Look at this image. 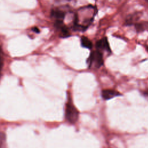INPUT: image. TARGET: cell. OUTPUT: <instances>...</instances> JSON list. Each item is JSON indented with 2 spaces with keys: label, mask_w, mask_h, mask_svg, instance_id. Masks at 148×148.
<instances>
[{
  "label": "cell",
  "mask_w": 148,
  "mask_h": 148,
  "mask_svg": "<svg viewBox=\"0 0 148 148\" xmlns=\"http://www.w3.org/2000/svg\"><path fill=\"white\" fill-rule=\"evenodd\" d=\"M96 50L102 53L106 51L107 53H110L111 50L109 46V43L106 37H103L101 39L97 40L95 45Z\"/></svg>",
  "instance_id": "cell-5"
},
{
  "label": "cell",
  "mask_w": 148,
  "mask_h": 148,
  "mask_svg": "<svg viewBox=\"0 0 148 148\" xmlns=\"http://www.w3.org/2000/svg\"><path fill=\"white\" fill-rule=\"evenodd\" d=\"M141 16L142 13L140 12H136L127 15L124 21V25L127 26L134 25L138 21L141 17Z\"/></svg>",
  "instance_id": "cell-6"
},
{
  "label": "cell",
  "mask_w": 148,
  "mask_h": 148,
  "mask_svg": "<svg viewBox=\"0 0 148 148\" xmlns=\"http://www.w3.org/2000/svg\"><path fill=\"white\" fill-rule=\"evenodd\" d=\"M69 7L68 6H56L51 12V17L54 21V26L64 23L67 14L70 13Z\"/></svg>",
  "instance_id": "cell-2"
},
{
  "label": "cell",
  "mask_w": 148,
  "mask_h": 148,
  "mask_svg": "<svg viewBox=\"0 0 148 148\" xmlns=\"http://www.w3.org/2000/svg\"><path fill=\"white\" fill-rule=\"evenodd\" d=\"M80 44L82 47L90 50L93 47L91 40L85 36H82L80 38Z\"/></svg>",
  "instance_id": "cell-9"
},
{
  "label": "cell",
  "mask_w": 148,
  "mask_h": 148,
  "mask_svg": "<svg viewBox=\"0 0 148 148\" xmlns=\"http://www.w3.org/2000/svg\"><path fill=\"white\" fill-rule=\"evenodd\" d=\"M32 30H33V31H35V32H39V31L38 28H37L36 27H34V28H32Z\"/></svg>",
  "instance_id": "cell-12"
},
{
  "label": "cell",
  "mask_w": 148,
  "mask_h": 148,
  "mask_svg": "<svg viewBox=\"0 0 148 148\" xmlns=\"http://www.w3.org/2000/svg\"><path fill=\"white\" fill-rule=\"evenodd\" d=\"M3 65V54L2 50L0 47V77L1 75Z\"/></svg>",
  "instance_id": "cell-10"
},
{
  "label": "cell",
  "mask_w": 148,
  "mask_h": 148,
  "mask_svg": "<svg viewBox=\"0 0 148 148\" xmlns=\"http://www.w3.org/2000/svg\"><path fill=\"white\" fill-rule=\"evenodd\" d=\"M142 94L143 95L148 99V90H145L144 91L142 92Z\"/></svg>",
  "instance_id": "cell-11"
},
{
  "label": "cell",
  "mask_w": 148,
  "mask_h": 148,
  "mask_svg": "<svg viewBox=\"0 0 148 148\" xmlns=\"http://www.w3.org/2000/svg\"><path fill=\"white\" fill-rule=\"evenodd\" d=\"M97 11L96 6L92 5L79 8L73 14L72 28L79 32L86 31L93 22Z\"/></svg>",
  "instance_id": "cell-1"
},
{
  "label": "cell",
  "mask_w": 148,
  "mask_h": 148,
  "mask_svg": "<svg viewBox=\"0 0 148 148\" xmlns=\"http://www.w3.org/2000/svg\"><path fill=\"white\" fill-rule=\"evenodd\" d=\"M79 111L73 105L71 99H69L65 105V117L71 124H75L79 118Z\"/></svg>",
  "instance_id": "cell-4"
},
{
  "label": "cell",
  "mask_w": 148,
  "mask_h": 148,
  "mask_svg": "<svg viewBox=\"0 0 148 148\" xmlns=\"http://www.w3.org/2000/svg\"><path fill=\"white\" fill-rule=\"evenodd\" d=\"M121 95V94L117 91L112 89L103 90L101 92V96L105 100L110 99L115 97Z\"/></svg>",
  "instance_id": "cell-7"
},
{
  "label": "cell",
  "mask_w": 148,
  "mask_h": 148,
  "mask_svg": "<svg viewBox=\"0 0 148 148\" xmlns=\"http://www.w3.org/2000/svg\"><path fill=\"white\" fill-rule=\"evenodd\" d=\"M145 1L146 2H147V3H148V0H145Z\"/></svg>",
  "instance_id": "cell-13"
},
{
  "label": "cell",
  "mask_w": 148,
  "mask_h": 148,
  "mask_svg": "<svg viewBox=\"0 0 148 148\" xmlns=\"http://www.w3.org/2000/svg\"><path fill=\"white\" fill-rule=\"evenodd\" d=\"M134 25L135 27L136 31L138 33L142 32L148 29V22L145 21L137 22Z\"/></svg>",
  "instance_id": "cell-8"
},
{
  "label": "cell",
  "mask_w": 148,
  "mask_h": 148,
  "mask_svg": "<svg viewBox=\"0 0 148 148\" xmlns=\"http://www.w3.org/2000/svg\"><path fill=\"white\" fill-rule=\"evenodd\" d=\"M87 63L90 68H99L104 63L103 53L97 50L92 51L87 60Z\"/></svg>",
  "instance_id": "cell-3"
}]
</instances>
